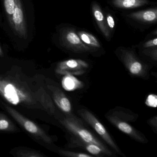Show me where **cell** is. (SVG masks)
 Listing matches in <instances>:
<instances>
[{
  "instance_id": "cell-1",
  "label": "cell",
  "mask_w": 157,
  "mask_h": 157,
  "mask_svg": "<svg viewBox=\"0 0 157 157\" xmlns=\"http://www.w3.org/2000/svg\"><path fill=\"white\" fill-rule=\"evenodd\" d=\"M0 95L13 105L33 106L36 100L24 87L13 80L0 76Z\"/></svg>"
},
{
  "instance_id": "cell-2",
  "label": "cell",
  "mask_w": 157,
  "mask_h": 157,
  "mask_svg": "<svg viewBox=\"0 0 157 157\" xmlns=\"http://www.w3.org/2000/svg\"><path fill=\"white\" fill-rule=\"evenodd\" d=\"M77 26L70 24L62 26L59 31V41L60 45L72 54L93 55L92 50L82 41L77 34Z\"/></svg>"
},
{
  "instance_id": "cell-3",
  "label": "cell",
  "mask_w": 157,
  "mask_h": 157,
  "mask_svg": "<svg viewBox=\"0 0 157 157\" xmlns=\"http://www.w3.org/2000/svg\"><path fill=\"white\" fill-rule=\"evenodd\" d=\"M59 122L75 137L89 143L96 144L112 155V152L93 133L84 126L81 120L75 116L69 114L67 117L59 120Z\"/></svg>"
},
{
  "instance_id": "cell-4",
  "label": "cell",
  "mask_w": 157,
  "mask_h": 157,
  "mask_svg": "<svg viewBox=\"0 0 157 157\" xmlns=\"http://www.w3.org/2000/svg\"><path fill=\"white\" fill-rule=\"evenodd\" d=\"M127 23L137 30H147L157 23V7L133 12H125L121 14Z\"/></svg>"
},
{
  "instance_id": "cell-5",
  "label": "cell",
  "mask_w": 157,
  "mask_h": 157,
  "mask_svg": "<svg viewBox=\"0 0 157 157\" xmlns=\"http://www.w3.org/2000/svg\"><path fill=\"white\" fill-rule=\"evenodd\" d=\"M115 53L132 75L144 77L146 75L147 65L137 56L134 46L131 48L119 47L116 49Z\"/></svg>"
},
{
  "instance_id": "cell-6",
  "label": "cell",
  "mask_w": 157,
  "mask_h": 157,
  "mask_svg": "<svg viewBox=\"0 0 157 157\" xmlns=\"http://www.w3.org/2000/svg\"><path fill=\"white\" fill-rule=\"evenodd\" d=\"M7 112L25 130L38 139L48 143H51L52 139L40 127L16 111L14 108L4 104Z\"/></svg>"
},
{
  "instance_id": "cell-7",
  "label": "cell",
  "mask_w": 157,
  "mask_h": 157,
  "mask_svg": "<svg viewBox=\"0 0 157 157\" xmlns=\"http://www.w3.org/2000/svg\"><path fill=\"white\" fill-rule=\"evenodd\" d=\"M79 115L94 128L95 132L104 140L112 148L117 152H120V150L115 143L105 128L91 112L85 109L79 110Z\"/></svg>"
},
{
  "instance_id": "cell-8",
  "label": "cell",
  "mask_w": 157,
  "mask_h": 157,
  "mask_svg": "<svg viewBox=\"0 0 157 157\" xmlns=\"http://www.w3.org/2000/svg\"><path fill=\"white\" fill-rule=\"evenodd\" d=\"M90 11L92 16L99 32L106 41L110 42L112 36L106 25L103 9L99 2L93 1L91 3Z\"/></svg>"
},
{
  "instance_id": "cell-9",
  "label": "cell",
  "mask_w": 157,
  "mask_h": 157,
  "mask_svg": "<svg viewBox=\"0 0 157 157\" xmlns=\"http://www.w3.org/2000/svg\"><path fill=\"white\" fill-rule=\"evenodd\" d=\"M106 117L111 124L131 138L140 142H145V138L140 133L124 120H122L115 115H109Z\"/></svg>"
},
{
  "instance_id": "cell-10",
  "label": "cell",
  "mask_w": 157,
  "mask_h": 157,
  "mask_svg": "<svg viewBox=\"0 0 157 157\" xmlns=\"http://www.w3.org/2000/svg\"><path fill=\"white\" fill-rule=\"evenodd\" d=\"M77 33L82 41L92 50L93 54L102 53L104 51L102 44L93 34L78 27H77Z\"/></svg>"
},
{
  "instance_id": "cell-11",
  "label": "cell",
  "mask_w": 157,
  "mask_h": 157,
  "mask_svg": "<svg viewBox=\"0 0 157 157\" xmlns=\"http://www.w3.org/2000/svg\"><path fill=\"white\" fill-rule=\"evenodd\" d=\"M108 3L111 7L119 10H133L156 4L150 0H109Z\"/></svg>"
},
{
  "instance_id": "cell-12",
  "label": "cell",
  "mask_w": 157,
  "mask_h": 157,
  "mask_svg": "<svg viewBox=\"0 0 157 157\" xmlns=\"http://www.w3.org/2000/svg\"><path fill=\"white\" fill-rule=\"evenodd\" d=\"M48 88L52 93V97L59 108L64 113L70 114L71 111V105L68 98L58 87L48 85Z\"/></svg>"
},
{
  "instance_id": "cell-13",
  "label": "cell",
  "mask_w": 157,
  "mask_h": 157,
  "mask_svg": "<svg viewBox=\"0 0 157 157\" xmlns=\"http://www.w3.org/2000/svg\"><path fill=\"white\" fill-rule=\"evenodd\" d=\"M15 10L10 22L12 25L21 36L25 37L26 33L23 11L20 0H15Z\"/></svg>"
},
{
  "instance_id": "cell-14",
  "label": "cell",
  "mask_w": 157,
  "mask_h": 157,
  "mask_svg": "<svg viewBox=\"0 0 157 157\" xmlns=\"http://www.w3.org/2000/svg\"><path fill=\"white\" fill-rule=\"evenodd\" d=\"M69 147H71L79 148L85 150L89 153L94 156H103L104 155H109V156L111 155L98 145L83 141L76 137L71 139Z\"/></svg>"
},
{
  "instance_id": "cell-15",
  "label": "cell",
  "mask_w": 157,
  "mask_h": 157,
  "mask_svg": "<svg viewBox=\"0 0 157 157\" xmlns=\"http://www.w3.org/2000/svg\"><path fill=\"white\" fill-rule=\"evenodd\" d=\"M139 49L142 55L155 61L157 60V40L154 37H146L138 44L134 46Z\"/></svg>"
},
{
  "instance_id": "cell-16",
  "label": "cell",
  "mask_w": 157,
  "mask_h": 157,
  "mask_svg": "<svg viewBox=\"0 0 157 157\" xmlns=\"http://www.w3.org/2000/svg\"><path fill=\"white\" fill-rule=\"evenodd\" d=\"M89 64L81 59H69L59 62L56 70H85L88 68Z\"/></svg>"
},
{
  "instance_id": "cell-17",
  "label": "cell",
  "mask_w": 157,
  "mask_h": 157,
  "mask_svg": "<svg viewBox=\"0 0 157 157\" xmlns=\"http://www.w3.org/2000/svg\"><path fill=\"white\" fill-rule=\"evenodd\" d=\"M35 98L37 101L40 103L45 110L51 115L55 113V106L52 99L43 88H40L35 93Z\"/></svg>"
},
{
  "instance_id": "cell-18",
  "label": "cell",
  "mask_w": 157,
  "mask_h": 157,
  "mask_svg": "<svg viewBox=\"0 0 157 157\" xmlns=\"http://www.w3.org/2000/svg\"><path fill=\"white\" fill-rule=\"evenodd\" d=\"M62 78V86L64 90L72 91L83 88L84 84L74 76L64 75Z\"/></svg>"
},
{
  "instance_id": "cell-19",
  "label": "cell",
  "mask_w": 157,
  "mask_h": 157,
  "mask_svg": "<svg viewBox=\"0 0 157 157\" xmlns=\"http://www.w3.org/2000/svg\"><path fill=\"white\" fill-rule=\"evenodd\" d=\"M103 9L105 16V21L107 28L111 36L113 37L115 32L117 19L114 12L108 7H106Z\"/></svg>"
},
{
  "instance_id": "cell-20",
  "label": "cell",
  "mask_w": 157,
  "mask_h": 157,
  "mask_svg": "<svg viewBox=\"0 0 157 157\" xmlns=\"http://www.w3.org/2000/svg\"><path fill=\"white\" fill-rule=\"evenodd\" d=\"M16 127L13 123L3 114L0 113V131H15Z\"/></svg>"
},
{
  "instance_id": "cell-21",
  "label": "cell",
  "mask_w": 157,
  "mask_h": 157,
  "mask_svg": "<svg viewBox=\"0 0 157 157\" xmlns=\"http://www.w3.org/2000/svg\"><path fill=\"white\" fill-rule=\"evenodd\" d=\"M15 155L19 157H43L44 155L39 151L28 149H20L15 152Z\"/></svg>"
},
{
  "instance_id": "cell-22",
  "label": "cell",
  "mask_w": 157,
  "mask_h": 157,
  "mask_svg": "<svg viewBox=\"0 0 157 157\" xmlns=\"http://www.w3.org/2000/svg\"><path fill=\"white\" fill-rule=\"evenodd\" d=\"M15 0H4V6L9 20L10 21L12 16L14 13L15 7Z\"/></svg>"
},
{
  "instance_id": "cell-23",
  "label": "cell",
  "mask_w": 157,
  "mask_h": 157,
  "mask_svg": "<svg viewBox=\"0 0 157 157\" xmlns=\"http://www.w3.org/2000/svg\"><path fill=\"white\" fill-rule=\"evenodd\" d=\"M59 154L66 157H93L94 156L90 154L83 152H75L70 151L60 150L59 151Z\"/></svg>"
},
{
  "instance_id": "cell-24",
  "label": "cell",
  "mask_w": 157,
  "mask_h": 157,
  "mask_svg": "<svg viewBox=\"0 0 157 157\" xmlns=\"http://www.w3.org/2000/svg\"><path fill=\"white\" fill-rule=\"evenodd\" d=\"M56 72L58 74H60V75L79 76V75H81L83 74L85 72V71L56 70Z\"/></svg>"
},
{
  "instance_id": "cell-25",
  "label": "cell",
  "mask_w": 157,
  "mask_h": 157,
  "mask_svg": "<svg viewBox=\"0 0 157 157\" xmlns=\"http://www.w3.org/2000/svg\"><path fill=\"white\" fill-rule=\"evenodd\" d=\"M157 97L154 94H150L146 101V105L151 107H157Z\"/></svg>"
},
{
  "instance_id": "cell-26",
  "label": "cell",
  "mask_w": 157,
  "mask_h": 157,
  "mask_svg": "<svg viewBox=\"0 0 157 157\" xmlns=\"http://www.w3.org/2000/svg\"><path fill=\"white\" fill-rule=\"evenodd\" d=\"M150 124L153 126L155 127V128H157V117H153L150 120Z\"/></svg>"
},
{
  "instance_id": "cell-27",
  "label": "cell",
  "mask_w": 157,
  "mask_h": 157,
  "mask_svg": "<svg viewBox=\"0 0 157 157\" xmlns=\"http://www.w3.org/2000/svg\"><path fill=\"white\" fill-rule=\"evenodd\" d=\"M2 50L1 48H0V56H2Z\"/></svg>"
}]
</instances>
